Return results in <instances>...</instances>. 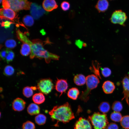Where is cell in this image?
<instances>
[{
  "instance_id": "6da1fadb",
  "label": "cell",
  "mask_w": 129,
  "mask_h": 129,
  "mask_svg": "<svg viewBox=\"0 0 129 129\" xmlns=\"http://www.w3.org/2000/svg\"><path fill=\"white\" fill-rule=\"evenodd\" d=\"M17 38L22 42L26 43L30 46L31 49L30 58L32 59L35 58L39 59H44L46 63H49L51 59L58 60L59 57L58 55L51 53L43 47V42L39 39L30 41L26 34L22 32H20Z\"/></svg>"
},
{
  "instance_id": "7a4b0ae2",
  "label": "cell",
  "mask_w": 129,
  "mask_h": 129,
  "mask_svg": "<svg viewBox=\"0 0 129 129\" xmlns=\"http://www.w3.org/2000/svg\"><path fill=\"white\" fill-rule=\"evenodd\" d=\"M48 113L52 120L57 121L55 126H58L59 122L65 124L75 118L70 106L68 102L61 105L54 106Z\"/></svg>"
},
{
  "instance_id": "3957f363",
  "label": "cell",
  "mask_w": 129,
  "mask_h": 129,
  "mask_svg": "<svg viewBox=\"0 0 129 129\" xmlns=\"http://www.w3.org/2000/svg\"><path fill=\"white\" fill-rule=\"evenodd\" d=\"M4 8H10L15 12L21 10L30 9L32 3L27 0H4L2 2Z\"/></svg>"
},
{
  "instance_id": "277c9868",
  "label": "cell",
  "mask_w": 129,
  "mask_h": 129,
  "mask_svg": "<svg viewBox=\"0 0 129 129\" xmlns=\"http://www.w3.org/2000/svg\"><path fill=\"white\" fill-rule=\"evenodd\" d=\"M86 88L82 91L79 98L85 102H86L89 98V95L91 91L96 88L100 82L99 78L95 75H89L86 77Z\"/></svg>"
},
{
  "instance_id": "5b68a950",
  "label": "cell",
  "mask_w": 129,
  "mask_h": 129,
  "mask_svg": "<svg viewBox=\"0 0 129 129\" xmlns=\"http://www.w3.org/2000/svg\"><path fill=\"white\" fill-rule=\"evenodd\" d=\"M88 119L94 129H105L108 122L105 114L95 112L88 117Z\"/></svg>"
},
{
  "instance_id": "8992f818",
  "label": "cell",
  "mask_w": 129,
  "mask_h": 129,
  "mask_svg": "<svg viewBox=\"0 0 129 129\" xmlns=\"http://www.w3.org/2000/svg\"><path fill=\"white\" fill-rule=\"evenodd\" d=\"M54 86L52 80L49 78L40 80L37 85V88L39 91L46 95H47L51 92Z\"/></svg>"
},
{
  "instance_id": "52a82bcc",
  "label": "cell",
  "mask_w": 129,
  "mask_h": 129,
  "mask_svg": "<svg viewBox=\"0 0 129 129\" xmlns=\"http://www.w3.org/2000/svg\"><path fill=\"white\" fill-rule=\"evenodd\" d=\"M126 13L121 10L114 11L110 19L111 22L114 24H118L124 26V23L127 19Z\"/></svg>"
},
{
  "instance_id": "ba28073f",
  "label": "cell",
  "mask_w": 129,
  "mask_h": 129,
  "mask_svg": "<svg viewBox=\"0 0 129 129\" xmlns=\"http://www.w3.org/2000/svg\"><path fill=\"white\" fill-rule=\"evenodd\" d=\"M17 13L10 8H1L0 17L1 20L5 19L14 21L17 17Z\"/></svg>"
},
{
  "instance_id": "9c48e42d",
  "label": "cell",
  "mask_w": 129,
  "mask_h": 129,
  "mask_svg": "<svg viewBox=\"0 0 129 129\" xmlns=\"http://www.w3.org/2000/svg\"><path fill=\"white\" fill-rule=\"evenodd\" d=\"M30 11L31 15L35 19H39L46 12L41 5L35 3H32Z\"/></svg>"
},
{
  "instance_id": "30bf717a",
  "label": "cell",
  "mask_w": 129,
  "mask_h": 129,
  "mask_svg": "<svg viewBox=\"0 0 129 129\" xmlns=\"http://www.w3.org/2000/svg\"><path fill=\"white\" fill-rule=\"evenodd\" d=\"M122 83L123 85V93L124 97L122 100L125 99L128 105H129V73L126 75L123 78Z\"/></svg>"
},
{
  "instance_id": "8fae6325",
  "label": "cell",
  "mask_w": 129,
  "mask_h": 129,
  "mask_svg": "<svg viewBox=\"0 0 129 129\" xmlns=\"http://www.w3.org/2000/svg\"><path fill=\"white\" fill-rule=\"evenodd\" d=\"M92 126L89 120L81 117L75 124L74 129H92Z\"/></svg>"
},
{
  "instance_id": "7c38bea8",
  "label": "cell",
  "mask_w": 129,
  "mask_h": 129,
  "mask_svg": "<svg viewBox=\"0 0 129 129\" xmlns=\"http://www.w3.org/2000/svg\"><path fill=\"white\" fill-rule=\"evenodd\" d=\"M68 87V84L66 80L57 78L55 86V89L57 91L61 93L60 96L63 93L65 92Z\"/></svg>"
},
{
  "instance_id": "4fadbf2b",
  "label": "cell",
  "mask_w": 129,
  "mask_h": 129,
  "mask_svg": "<svg viewBox=\"0 0 129 129\" xmlns=\"http://www.w3.org/2000/svg\"><path fill=\"white\" fill-rule=\"evenodd\" d=\"M26 104V102L23 99L18 97L13 101L12 103V108L15 111H21L24 109Z\"/></svg>"
},
{
  "instance_id": "5bb4252c",
  "label": "cell",
  "mask_w": 129,
  "mask_h": 129,
  "mask_svg": "<svg viewBox=\"0 0 129 129\" xmlns=\"http://www.w3.org/2000/svg\"><path fill=\"white\" fill-rule=\"evenodd\" d=\"M44 9L47 11H51L57 8L58 6L56 1L54 0H45L42 4Z\"/></svg>"
},
{
  "instance_id": "9a60e30c",
  "label": "cell",
  "mask_w": 129,
  "mask_h": 129,
  "mask_svg": "<svg viewBox=\"0 0 129 129\" xmlns=\"http://www.w3.org/2000/svg\"><path fill=\"white\" fill-rule=\"evenodd\" d=\"M102 88L104 92L106 94L112 93L115 88L114 83L110 81H106L103 83Z\"/></svg>"
},
{
  "instance_id": "2e32d148",
  "label": "cell",
  "mask_w": 129,
  "mask_h": 129,
  "mask_svg": "<svg viewBox=\"0 0 129 129\" xmlns=\"http://www.w3.org/2000/svg\"><path fill=\"white\" fill-rule=\"evenodd\" d=\"M109 6L108 1L106 0H98L95 5V8L99 12H105Z\"/></svg>"
},
{
  "instance_id": "e0dca14e",
  "label": "cell",
  "mask_w": 129,
  "mask_h": 129,
  "mask_svg": "<svg viewBox=\"0 0 129 129\" xmlns=\"http://www.w3.org/2000/svg\"><path fill=\"white\" fill-rule=\"evenodd\" d=\"M27 111L28 113L31 115H38L40 112V108L37 104L32 103L27 107Z\"/></svg>"
},
{
  "instance_id": "ac0fdd59",
  "label": "cell",
  "mask_w": 129,
  "mask_h": 129,
  "mask_svg": "<svg viewBox=\"0 0 129 129\" xmlns=\"http://www.w3.org/2000/svg\"><path fill=\"white\" fill-rule=\"evenodd\" d=\"M100 67V64L96 60L92 61V66L90 67V69L95 75L101 79L99 70Z\"/></svg>"
},
{
  "instance_id": "d6986e66",
  "label": "cell",
  "mask_w": 129,
  "mask_h": 129,
  "mask_svg": "<svg viewBox=\"0 0 129 129\" xmlns=\"http://www.w3.org/2000/svg\"><path fill=\"white\" fill-rule=\"evenodd\" d=\"M32 100L35 103L39 104L44 102L45 98L43 93L39 92L34 94L33 96Z\"/></svg>"
},
{
  "instance_id": "ffe728a7",
  "label": "cell",
  "mask_w": 129,
  "mask_h": 129,
  "mask_svg": "<svg viewBox=\"0 0 129 129\" xmlns=\"http://www.w3.org/2000/svg\"><path fill=\"white\" fill-rule=\"evenodd\" d=\"M74 81L76 85L78 86L83 85L86 82V78L82 74H79L75 75L74 77Z\"/></svg>"
},
{
  "instance_id": "44dd1931",
  "label": "cell",
  "mask_w": 129,
  "mask_h": 129,
  "mask_svg": "<svg viewBox=\"0 0 129 129\" xmlns=\"http://www.w3.org/2000/svg\"><path fill=\"white\" fill-rule=\"evenodd\" d=\"M20 50L21 54L23 56H27L30 54L31 49L30 46L27 43L22 42Z\"/></svg>"
},
{
  "instance_id": "7402d4cb",
  "label": "cell",
  "mask_w": 129,
  "mask_h": 129,
  "mask_svg": "<svg viewBox=\"0 0 129 129\" xmlns=\"http://www.w3.org/2000/svg\"><path fill=\"white\" fill-rule=\"evenodd\" d=\"M80 93L79 90L76 87H73L70 89L68 91V97L72 99L76 100L77 98Z\"/></svg>"
},
{
  "instance_id": "603a6c76",
  "label": "cell",
  "mask_w": 129,
  "mask_h": 129,
  "mask_svg": "<svg viewBox=\"0 0 129 129\" xmlns=\"http://www.w3.org/2000/svg\"><path fill=\"white\" fill-rule=\"evenodd\" d=\"M99 111L105 114L108 113L110 109V106L108 102H101L98 107Z\"/></svg>"
},
{
  "instance_id": "cb8c5ba5",
  "label": "cell",
  "mask_w": 129,
  "mask_h": 129,
  "mask_svg": "<svg viewBox=\"0 0 129 129\" xmlns=\"http://www.w3.org/2000/svg\"><path fill=\"white\" fill-rule=\"evenodd\" d=\"M47 118L45 116L42 114H39L35 117L36 123L39 125H44L46 123Z\"/></svg>"
},
{
  "instance_id": "d4e9b609",
  "label": "cell",
  "mask_w": 129,
  "mask_h": 129,
  "mask_svg": "<svg viewBox=\"0 0 129 129\" xmlns=\"http://www.w3.org/2000/svg\"><path fill=\"white\" fill-rule=\"evenodd\" d=\"M23 22L25 25L28 27L31 26L34 23V21L32 17L28 15H25L23 17Z\"/></svg>"
},
{
  "instance_id": "484cf974",
  "label": "cell",
  "mask_w": 129,
  "mask_h": 129,
  "mask_svg": "<svg viewBox=\"0 0 129 129\" xmlns=\"http://www.w3.org/2000/svg\"><path fill=\"white\" fill-rule=\"evenodd\" d=\"M122 117V114L119 112H114L110 115L111 119L115 122H120Z\"/></svg>"
},
{
  "instance_id": "4316f807",
  "label": "cell",
  "mask_w": 129,
  "mask_h": 129,
  "mask_svg": "<svg viewBox=\"0 0 129 129\" xmlns=\"http://www.w3.org/2000/svg\"><path fill=\"white\" fill-rule=\"evenodd\" d=\"M33 90L32 86H27L25 87L23 90V95L27 98H29L32 96L33 94Z\"/></svg>"
},
{
  "instance_id": "83f0119b",
  "label": "cell",
  "mask_w": 129,
  "mask_h": 129,
  "mask_svg": "<svg viewBox=\"0 0 129 129\" xmlns=\"http://www.w3.org/2000/svg\"><path fill=\"white\" fill-rule=\"evenodd\" d=\"M121 126L125 129H129V115H126L123 117L120 121Z\"/></svg>"
},
{
  "instance_id": "f1b7e54d",
  "label": "cell",
  "mask_w": 129,
  "mask_h": 129,
  "mask_svg": "<svg viewBox=\"0 0 129 129\" xmlns=\"http://www.w3.org/2000/svg\"><path fill=\"white\" fill-rule=\"evenodd\" d=\"M14 71V69L13 67L10 65H7L5 67L3 73L5 75L9 76L12 75Z\"/></svg>"
},
{
  "instance_id": "f546056e",
  "label": "cell",
  "mask_w": 129,
  "mask_h": 129,
  "mask_svg": "<svg viewBox=\"0 0 129 129\" xmlns=\"http://www.w3.org/2000/svg\"><path fill=\"white\" fill-rule=\"evenodd\" d=\"M112 108L114 112H119L122 110L123 106L120 102L116 101L113 102Z\"/></svg>"
},
{
  "instance_id": "4dcf8cb0",
  "label": "cell",
  "mask_w": 129,
  "mask_h": 129,
  "mask_svg": "<svg viewBox=\"0 0 129 129\" xmlns=\"http://www.w3.org/2000/svg\"><path fill=\"white\" fill-rule=\"evenodd\" d=\"M14 56V54L13 51L10 49L7 48V53L5 61L8 64L13 60Z\"/></svg>"
},
{
  "instance_id": "1f68e13d",
  "label": "cell",
  "mask_w": 129,
  "mask_h": 129,
  "mask_svg": "<svg viewBox=\"0 0 129 129\" xmlns=\"http://www.w3.org/2000/svg\"><path fill=\"white\" fill-rule=\"evenodd\" d=\"M5 45L6 47L9 49H13L16 45V41L12 39L7 40L5 42Z\"/></svg>"
},
{
  "instance_id": "d6a6232c",
  "label": "cell",
  "mask_w": 129,
  "mask_h": 129,
  "mask_svg": "<svg viewBox=\"0 0 129 129\" xmlns=\"http://www.w3.org/2000/svg\"><path fill=\"white\" fill-rule=\"evenodd\" d=\"M23 129H35V127L34 123L29 121L24 123L22 125Z\"/></svg>"
},
{
  "instance_id": "836d02e7",
  "label": "cell",
  "mask_w": 129,
  "mask_h": 129,
  "mask_svg": "<svg viewBox=\"0 0 129 129\" xmlns=\"http://www.w3.org/2000/svg\"><path fill=\"white\" fill-rule=\"evenodd\" d=\"M101 73L104 77H107L111 75V71L109 68L105 67L102 69Z\"/></svg>"
},
{
  "instance_id": "e575fe53",
  "label": "cell",
  "mask_w": 129,
  "mask_h": 129,
  "mask_svg": "<svg viewBox=\"0 0 129 129\" xmlns=\"http://www.w3.org/2000/svg\"><path fill=\"white\" fill-rule=\"evenodd\" d=\"M61 7L62 10L64 11L68 10L70 8V4L69 3L66 1L62 2L61 4Z\"/></svg>"
},
{
  "instance_id": "d590c367",
  "label": "cell",
  "mask_w": 129,
  "mask_h": 129,
  "mask_svg": "<svg viewBox=\"0 0 129 129\" xmlns=\"http://www.w3.org/2000/svg\"><path fill=\"white\" fill-rule=\"evenodd\" d=\"M106 129H119V128L118 125L116 124L111 123L108 125Z\"/></svg>"
},
{
  "instance_id": "8d00e7d4",
  "label": "cell",
  "mask_w": 129,
  "mask_h": 129,
  "mask_svg": "<svg viewBox=\"0 0 129 129\" xmlns=\"http://www.w3.org/2000/svg\"><path fill=\"white\" fill-rule=\"evenodd\" d=\"M7 48H6L2 50L0 52V57L2 60L5 61L7 54Z\"/></svg>"
},
{
  "instance_id": "74e56055",
  "label": "cell",
  "mask_w": 129,
  "mask_h": 129,
  "mask_svg": "<svg viewBox=\"0 0 129 129\" xmlns=\"http://www.w3.org/2000/svg\"><path fill=\"white\" fill-rule=\"evenodd\" d=\"M12 22L8 21H2L1 23V26L4 27L5 28H7L9 27Z\"/></svg>"
},
{
  "instance_id": "f35d334b",
  "label": "cell",
  "mask_w": 129,
  "mask_h": 129,
  "mask_svg": "<svg viewBox=\"0 0 129 129\" xmlns=\"http://www.w3.org/2000/svg\"><path fill=\"white\" fill-rule=\"evenodd\" d=\"M83 43L82 41L80 40H76L75 44L79 48H81L83 46Z\"/></svg>"
}]
</instances>
